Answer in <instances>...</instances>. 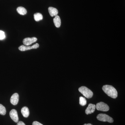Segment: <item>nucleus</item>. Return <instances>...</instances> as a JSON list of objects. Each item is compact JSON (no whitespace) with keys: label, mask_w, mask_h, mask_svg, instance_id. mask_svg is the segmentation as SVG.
Segmentation results:
<instances>
[{"label":"nucleus","mask_w":125,"mask_h":125,"mask_svg":"<svg viewBox=\"0 0 125 125\" xmlns=\"http://www.w3.org/2000/svg\"><path fill=\"white\" fill-rule=\"evenodd\" d=\"M103 90L108 96L113 98H116L117 97V92L116 90L113 86L111 85H104Z\"/></svg>","instance_id":"nucleus-1"},{"label":"nucleus","mask_w":125,"mask_h":125,"mask_svg":"<svg viewBox=\"0 0 125 125\" xmlns=\"http://www.w3.org/2000/svg\"><path fill=\"white\" fill-rule=\"evenodd\" d=\"M79 92L87 98H90L93 96V93L89 89L85 86H82L79 88Z\"/></svg>","instance_id":"nucleus-2"},{"label":"nucleus","mask_w":125,"mask_h":125,"mask_svg":"<svg viewBox=\"0 0 125 125\" xmlns=\"http://www.w3.org/2000/svg\"><path fill=\"white\" fill-rule=\"evenodd\" d=\"M97 119L98 120L102 122H107L109 123H112L114 120L113 118L108 115L105 114H99L97 117Z\"/></svg>","instance_id":"nucleus-3"},{"label":"nucleus","mask_w":125,"mask_h":125,"mask_svg":"<svg viewBox=\"0 0 125 125\" xmlns=\"http://www.w3.org/2000/svg\"><path fill=\"white\" fill-rule=\"evenodd\" d=\"M96 108L98 111L103 112L108 111L109 109L108 105L103 102L97 103L96 105Z\"/></svg>","instance_id":"nucleus-4"},{"label":"nucleus","mask_w":125,"mask_h":125,"mask_svg":"<svg viewBox=\"0 0 125 125\" xmlns=\"http://www.w3.org/2000/svg\"><path fill=\"white\" fill-rule=\"evenodd\" d=\"M39 46L38 43H36L31 46H24V45H21V46L19 47V49L20 51H25L28 50H30L31 49H37Z\"/></svg>","instance_id":"nucleus-5"},{"label":"nucleus","mask_w":125,"mask_h":125,"mask_svg":"<svg viewBox=\"0 0 125 125\" xmlns=\"http://www.w3.org/2000/svg\"><path fill=\"white\" fill-rule=\"evenodd\" d=\"M37 40V39L35 37L32 38H27L24 39L23 42L24 45L26 46H29L34 43L36 42Z\"/></svg>","instance_id":"nucleus-6"},{"label":"nucleus","mask_w":125,"mask_h":125,"mask_svg":"<svg viewBox=\"0 0 125 125\" xmlns=\"http://www.w3.org/2000/svg\"><path fill=\"white\" fill-rule=\"evenodd\" d=\"M10 115L11 119L16 123H18L19 122L18 113L15 109H13L10 113Z\"/></svg>","instance_id":"nucleus-7"},{"label":"nucleus","mask_w":125,"mask_h":125,"mask_svg":"<svg viewBox=\"0 0 125 125\" xmlns=\"http://www.w3.org/2000/svg\"><path fill=\"white\" fill-rule=\"evenodd\" d=\"M19 96L18 93H14L11 96L10 99V102L12 105H16L19 102Z\"/></svg>","instance_id":"nucleus-8"},{"label":"nucleus","mask_w":125,"mask_h":125,"mask_svg":"<svg viewBox=\"0 0 125 125\" xmlns=\"http://www.w3.org/2000/svg\"><path fill=\"white\" fill-rule=\"evenodd\" d=\"M95 109H96V105L92 104H89L88 107L85 110V113L87 115L92 114L94 112Z\"/></svg>","instance_id":"nucleus-9"},{"label":"nucleus","mask_w":125,"mask_h":125,"mask_svg":"<svg viewBox=\"0 0 125 125\" xmlns=\"http://www.w3.org/2000/svg\"><path fill=\"white\" fill-rule=\"evenodd\" d=\"M48 11L50 15L52 17L56 16L58 14V10L56 8L54 7H50L48 8Z\"/></svg>","instance_id":"nucleus-10"},{"label":"nucleus","mask_w":125,"mask_h":125,"mask_svg":"<svg viewBox=\"0 0 125 125\" xmlns=\"http://www.w3.org/2000/svg\"><path fill=\"white\" fill-rule=\"evenodd\" d=\"M21 112L23 116L24 117H28L29 116V110L27 107L25 106L23 107L21 109Z\"/></svg>","instance_id":"nucleus-11"},{"label":"nucleus","mask_w":125,"mask_h":125,"mask_svg":"<svg viewBox=\"0 0 125 125\" xmlns=\"http://www.w3.org/2000/svg\"><path fill=\"white\" fill-rule=\"evenodd\" d=\"M53 21L55 26L56 28H59L61 25V20L60 16L58 15L56 16L53 19Z\"/></svg>","instance_id":"nucleus-12"},{"label":"nucleus","mask_w":125,"mask_h":125,"mask_svg":"<svg viewBox=\"0 0 125 125\" xmlns=\"http://www.w3.org/2000/svg\"><path fill=\"white\" fill-rule=\"evenodd\" d=\"M17 12L21 15H25L27 13V10L24 7H19L17 9Z\"/></svg>","instance_id":"nucleus-13"},{"label":"nucleus","mask_w":125,"mask_h":125,"mask_svg":"<svg viewBox=\"0 0 125 125\" xmlns=\"http://www.w3.org/2000/svg\"><path fill=\"white\" fill-rule=\"evenodd\" d=\"M34 19L37 22L42 20L43 19V16L42 14L40 13H36L34 15Z\"/></svg>","instance_id":"nucleus-14"},{"label":"nucleus","mask_w":125,"mask_h":125,"mask_svg":"<svg viewBox=\"0 0 125 125\" xmlns=\"http://www.w3.org/2000/svg\"><path fill=\"white\" fill-rule=\"evenodd\" d=\"M79 104L81 106H85L87 104L86 99L83 97H80L79 98Z\"/></svg>","instance_id":"nucleus-15"},{"label":"nucleus","mask_w":125,"mask_h":125,"mask_svg":"<svg viewBox=\"0 0 125 125\" xmlns=\"http://www.w3.org/2000/svg\"><path fill=\"white\" fill-rule=\"evenodd\" d=\"M6 112L5 107L1 104H0V114L4 115L6 114Z\"/></svg>","instance_id":"nucleus-16"},{"label":"nucleus","mask_w":125,"mask_h":125,"mask_svg":"<svg viewBox=\"0 0 125 125\" xmlns=\"http://www.w3.org/2000/svg\"><path fill=\"white\" fill-rule=\"evenodd\" d=\"M5 38L4 32L0 30V40H3Z\"/></svg>","instance_id":"nucleus-17"},{"label":"nucleus","mask_w":125,"mask_h":125,"mask_svg":"<svg viewBox=\"0 0 125 125\" xmlns=\"http://www.w3.org/2000/svg\"><path fill=\"white\" fill-rule=\"evenodd\" d=\"M32 125H43L37 121H34L33 122Z\"/></svg>","instance_id":"nucleus-18"},{"label":"nucleus","mask_w":125,"mask_h":125,"mask_svg":"<svg viewBox=\"0 0 125 125\" xmlns=\"http://www.w3.org/2000/svg\"><path fill=\"white\" fill-rule=\"evenodd\" d=\"M17 125H26L24 122L22 121H19L18 122Z\"/></svg>","instance_id":"nucleus-19"},{"label":"nucleus","mask_w":125,"mask_h":125,"mask_svg":"<svg viewBox=\"0 0 125 125\" xmlns=\"http://www.w3.org/2000/svg\"><path fill=\"white\" fill-rule=\"evenodd\" d=\"M83 125H93L92 124H90V123H88V124H85Z\"/></svg>","instance_id":"nucleus-20"}]
</instances>
